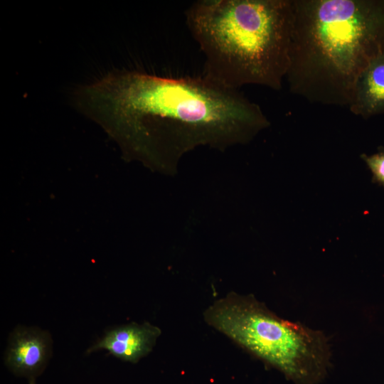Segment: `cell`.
Instances as JSON below:
<instances>
[{"mask_svg":"<svg viewBox=\"0 0 384 384\" xmlns=\"http://www.w3.org/2000/svg\"><path fill=\"white\" fill-rule=\"evenodd\" d=\"M80 111L112 130L127 152L175 174L198 146L220 151L268 127L260 105L203 75L169 78L119 70L78 88Z\"/></svg>","mask_w":384,"mask_h":384,"instance_id":"cell-1","label":"cell"},{"mask_svg":"<svg viewBox=\"0 0 384 384\" xmlns=\"http://www.w3.org/2000/svg\"><path fill=\"white\" fill-rule=\"evenodd\" d=\"M286 79L307 101L349 107L358 77L384 51V0H292Z\"/></svg>","mask_w":384,"mask_h":384,"instance_id":"cell-2","label":"cell"},{"mask_svg":"<svg viewBox=\"0 0 384 384\" xmlns=\"http://www.w3.org/2000/svg\"><path fill=\"white\" fill-rule=\"evenodd\" d=\"M185 16L205 57L204 76L235 90L282 88L290 62L292 0H199Z\"/></svg>","mask_w":384,"mask_h":384,"instance_id":"cell-3","label":"cell"},{"mask_svg":"<svg viewBox=\"0 0 384 384\" xmlns=\"http://www.w3.org/2000/svg\"><path fill=\"white\" fill-rule=\"evenodd\" d=\"M206 322L294 384H319L331 366L321 331L282 319L253 295L230 292L204 311Z\"/></svg>","mask_w":384,"mask_h":384,"instance_id":"cell-4","label":"cell"},{"mask_svg":"<svg viewBox=\"0 0 384 384\" xmlns=\"http://www.w3.org/2000/svg\"><path fill=\"white\" fill-rule=\"evenodd\" d=\"M53 341L47 331L18 326L10 334L4 354L7 368L15 375L34 381L46 368Z\"/></svg>","mask_w":384,"mask_h":384,"instance_id":"cell-5","label":"cell"},{"mask_svg":"<svg viewBox=\"0 0 384 384\" xmlns=\"http://www.w3.org/2000/svg\"><path fill=\"white\" fill-rule=\"evenodd\" d=\"M161 334L158 326L149 322L119 326L106 331L86 353L105 350L122 361L137 363L152 351Z\"/></svg>","mask_w":384,"mask_h":384,"instance_id":"cell-6","label":"cell"},{"mask_svg":"<svg viewBox=\"0 0 384 384\" xmlns=\"http://www.w3.org/2000/svg\"><path fill=\"white\" fill-rule=\"evenodd\" d=\"M348 109L363 118L384 113V51L373 58L358 77Z\"/></svg>","mask_w":384,"mask_h":384,"instance_id":"cell-7","label":"cell"},{"mask_svg":"<svg viewBox=\"0 0 384 384\" xmlns=\"http://www.w3.org/2000/svg\"><path fill=\"white\" fill-rule=\"evenodd\" d=\"M361 158L371 172L373 182L384 187V150L370 155L363 154Z\"/></svg>","mask_w":384,"mask_h":384,"instance_id":"cell-8","label":"cell"},{"mask_svg":"<svg viewBox=\"0 0 384 384\" xmlns=\"http://www.w3.org/2000/svg\"><path fill=\"white\" fill-rule=\"evenodd\" d=\"M28 384H36V380L28 382Z\"/></svg>","mask_w":384,"mask_h":384,"instance_id":"cell-9","label":"cell"}]
</instances>
